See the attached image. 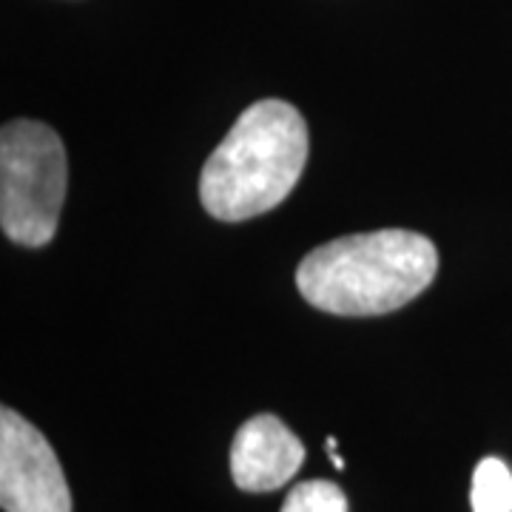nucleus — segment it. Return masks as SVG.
<instances>
[{"mask_svg": "<svg viewBox=\"0 0 512 512\" xmlns=\"http://www.w3.org/2000/svg\"><path fill=\"white\" fill-rule=\"evenodd\" d=\"M439 271V251L421 234L387 228L330 239L296 268L308 305L333 316H382L413 302Z\"/></svg>", "mask_w": 512, "mask_h": 512, "instance_id": "obj_1", "label": "nucleus"}, {"mask_svg": "<svg viewBox=\"0 0 512 512\" xmlns=\"http://www.w3.org/2000/svg\"><path fill=\"white\" fill-rule=\"evenodd\" d=\"M308 123L285 100H259L242 111L202 165V208L222 222L274 211L308 163Z\"/></svg>", "mask_w": 512, "mask_h": 512, "instance_id": "obj_2", "label": "nucleus"}, {"mask_svg": "<svg viewBox=\"0 0 512 512\" xmlns=\"http://www.w3.org/2000/svg\"><path fill=\"white\" fill-rule=\"evenodd\" d=\"M69 165L55 128L37 120L6 123L0 134V225L3 234L43 248L57 234Z\"/></svg>", "mask_w": 512, "mask_h": 512, "instance_id": "obj_3", "label": "nucleus"}, {"mask_svg": "<svg viewBox=\"0 0 512 512\" xmlns=\"http://www.w3.org/2000/svg\"><path fill=\"white\" fill-rule=\"evenodd\" d=\"M3 512H72V493L52 444L12 407L0 410Z\"/></svg>", "mask_w": 512, "mask_h": 512, "instance_id": "obj_4", "label": "nucleus"}, {"mask_svg": "<svg viewBox=\"0 0 512 512\" xmlns=\"http://www.w3.org/2000/svg\"><path fill=\"white\" fill-rule=\"evenodd\" d=\"M305 461V444L285 421L271 413L248 419L231 444V476L245 493H271L285 487Z\"/></svg>", "mask_w": 512, "mask_h": 512, "instance_id": "obj_5", "label": "nucleus"}, {"mask_svg": "<svg viewBox=\"0 0 512 512\" xmlns=\"http://www.w3.org/2000/svg\"><path fill=\"white\" fill-rule=\"evenodd\" d=\"M473 512H512V473L501 458H484L473 473Z\"/></svg>", "mask_w": 512, "mask_h": 512, "instance_id": "obj_6", "label": "nucleus"}, {"mask_svg": "<svg viewBox=\"0 0 512 512\" xmlns=\"http://www.w3.org/2000/svg\"><path fill=\"white\" fill-rule=\"evenodd\" d=\"M282 512H348V498L330 481H305L288 493Z\"/></svg>", "mask_w": 512, "mask_h": 512, "instance_id": "obj_7", "label": "nucleus"}]
</instances>
